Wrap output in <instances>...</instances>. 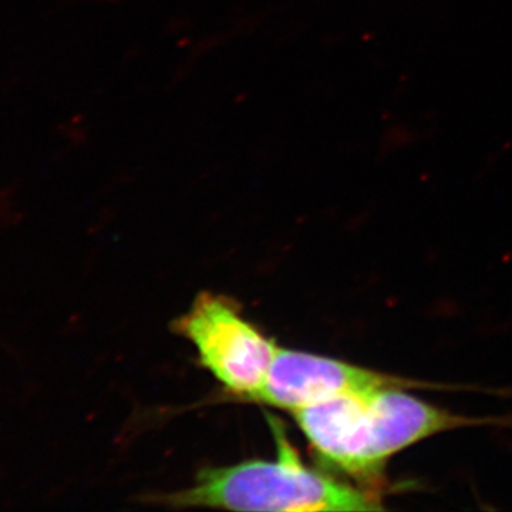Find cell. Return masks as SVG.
<instances>
[{
	"instance_id": "3957f363",
	"label": "cell",
	"mask_w": 512,
	"mask_h": 512,
	"mask_svg": "<svg viewBox=\"0 0 512 512\" xmlns=\"http://www.w3.org/2000/svg\"><path fill=\"white\" fill-rule=\"evenodd\" d=\"M413 386L423 383L384 375L332 357L278 348L256 402L295 413L339 394Z\"/></svg>"
},
{
	"instance_id": "7a4b0ae2",
	"label": "cell",
	"mask_w": 512,
	"mask_h": 512,
	"mask_svg": "<svg viewBox=\"0 0 512 512\" xmlns=\"http://www.w3.org/2000/svg\"><path fill=\"white\" fill-rule=\"evenodd\" d=\"M174 330L190 340L201 365L229 392L256 400L278 346L229 299L201 293L190 311L175 320Z\"/></svg>"
},
{
	"instance_id": "277c9868",
	"label": "cell",
	"mask_w": 512,
	"mask_h": 512,
	"mask_svg": "<svg viewBox=\"0 0 512 512\" xmlns=\"http://www.w3.org/2000/svg\"><path fill=\"white\" fill-rule=\"evenodd\" d=\"M488 419H470L431 406L403 393L400 387H380L367 394L366 457L370 473L382 480L387 460L404 448L444 431L481 426Z\"/></svg>"
},
{
	"instance_id": "6da1fadb",
	"label": "cell",
	"mask_w": 512,
	"mask_h": 512,
	"mask_svg": "<svg viewBox=\"0 0 512 512\" xmlns=\"http://www.w3.org/2000/svg\"><path fill=\"white\" fill-rule=\"evenodd\" d=\"M278 460H252L237 466L207 468L187 490L161 503L178 508L234 511L382 510L372 490H360L302 463L278 427Z\"/></svg>"
}]
</instances>
